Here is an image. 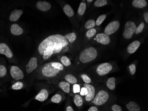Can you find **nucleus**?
<instances>
[{"label": "nucleus", "mask_w": 148, "mask_h": 111, "mask_svg": "<svg viewBox=\"0 0 148 111\" xmlns=\"http://www.w3.org/2000/svg\"><path fill=\"white\" fill-rule=\"evenodd\" d=\"M75 46L70 45L62 34H52L39 44L37 52L42 61H49L55 56L66 53H72Z\"/></svg>", "instance_id": "1"}, {"label": "nucleus", "mask_w": 148, "mask_h": 111, "mask_svg": "<svg viewBox=\"0 0 148 111\" xmlns=\"http://www.w3.org/2000/svg\"><path fill=\"white\" fill-rule=\"evenodd\" d=\"M70 71H71L65 67L58 59H55L40 66L35 77L39 80H46L55 85L57 81L62 80L66 73Z\"/></svg>", "instance_id": "2"}, {"label": "nucleus", "mask_w": 148, "mask_h": 111, "mask_svg": "<svg viewBox=\"0 0 148 111\" xmlns=\"http://www.w3.org/2000/svg\"><path fill=\"white\" fill-rule=\"evenodd\" d=\"M100 48L89 46L82 48L75 59L73 65V70L80 71L93 63L100 55Z\"/></svg>", "instance_id": "3"}, {"label": "nucleus", "mask_w": 148, "mask_h": 111, "mask_svg": "<svg viewBox=\"0 0 148 111\" xmlns=\"http://www.w3.org/2000/svg\"><path fill=\"white\" fill-rule=\"evenodd\" d=\"M119 70L117 62L113 61L94 65L89 68L87 72L92 80L93 79L97 82H102L107 75Z\"/></svg>", "instance_id": "4"}, {"label": "nucleus", "mask_w": 148, "mask_h": 111, "mask_svg": "<svg viewBox=\"0 0 148 111\" xmlns=\"http://www.w3.org/2000/svg\"><path fill=\"white\" fill-rule=\"evenodd\" d=\"M114 95L108 89L103 86L97 87L96 94L90 105H94L98 108L107 105L113 102Z\"/></svg>", "instance_id": "5"}, {"label": "nucleus", "mask_w": 148, "mask_h": 111, "mask_svg": "<svg viewBox=\"0 0 148 111\" xmlns=\"http://www.w3.org/2000/svg\"><path fill=\"white\" fill-rule=\"evenodd\" d=\"M110 42L111 38L110 36L107 35L104 32H99L87 43L85 46H89L95 45L107 46L109 45Z\"/></svg>", "instance_id": "6"}, {"label": "nucleus", "mask_w": 148, "mask_h": 111, "mask_svg": "<svg viewBox=\"0 0 148 111\" xmlns=\"http://www.w3.org/2000/svg\"><path fill=\"white\" fill-rule=\"evenodd\" d=\"M60 5L62 6L63 11L64 12L66 15L69 17L70 20L71 21L72 23V25L75 26L79 28V25L77 22V20L75 15V13L73 8L71 7L70 5L66 3H61L60 2Z\"/></svg>", "instance_id": "7"}, {"label": "nucleus", "mask_w": 148, "mask_h": 111, "mask_svg": "<svg viewBox=\"0 0 148 111\" xmlns=\"http://www.w3.org/2000/svg\"><path fill=\"white\" fill-rule=\"evenodd\" d=\"M137 25L132 21H126L125 25L124 30L123 32V37L126 40L131 39L134 35Z\"/></svg>", "instance_id": "8"}, {"label": "nucleus", "mask_w": 148, "mask_h": 111, "mask_svg": "<svg viewBox=\"0 0 148 111\" xmlns=\"http://www.w3.org/2000/svg\"><path fill=\"white\" fill-rule=\"evenodd\" d=\"M82 85L83 86L86 88L88 91V94L83 97L84 103L86 105H90V103L93 101L96 94L97 87L95 85V84L91 85V84H85L84 83H82Z\"/></svg>", "instance_id": "9"}, {"label": "nucleus", "mask_w": 148, "mask_h": 111, "mask_svg": "<svg viewBox=\"0 0 148 111\" xmlns=\"http://www.w3.org/2000/svg\"><path fill=\"white\" fill-rule=\"evenodd\" d=\"M101 30V28H100V27H95L94 28L86 31L84 35L82 48L84 47L87 45V43H88L97 33L99 32Z\"/></svg>", "instance_id": "10"}, {"label": "nucleus", "mask_w": 148, "mask_h": 111, "mask_svg": "<svg viewBox=\"0 0 148 111\" xmlns=\"http://www.w3.org/2000/svg\"><path fill=\"white\" fill-rule=\"evenodd\" d=\"M120 27V22L119 20H114L110 22L105 28L104 33L110 36L118 31Z\"/></svg>", "instance_id": "11"}, {"label": "nucleus", "mask_w": 148, "mask_h": 111, "mask_svg": "<svg viewBox=\"0 0 148 111\" xmlns=\"http://www.w3.org/2000/svg\"><path fill=\"white\" fill-rule=\"evenodd\" d=\"M53 91H54V89L52 87L50 88H44L40 90L39 93L35 97V99L40 102L45 101L48 99L50 94Z\"/></svg>", "instance_id": "12"}, {"label": "nucleus", "mask_w": 148, "mask_h": 111, "mask_svg": "<svg viewBox=\"0 0 148 111\" xmlns=\"http://www.w3.org/2000/svg\"><path fill=\"white\" fill-rule=\"evenodd\" d=\"M10 73L11 77L16 81L23 80L25 77V74L22 70L16 66L12 65L11 67Z\"/></svg>", "instance_id": "13"}, {"label": "nucleus", "mask_w": 148, "mask_h": 111, "mask_svg": "<svg viewBox=\"0 0 148 111\" xmlns=\"http://www.w3.org/2000/svg\"><path fill=\"white\" fill-rule=\"evenodd\" d=\"M62 80H64L71 85H72L75 84H79L82 82L79 77H77L71 71L66 73L63 77Z\"/></svg>", "instance_id": "14"}, {"label": "nucleus", "mask_w": 148, "mask_h": 111, "mask_svg": "<svg viewBox=\"0 0 148 111\" xmlns=\"http://www.w3.org/2000/svg\"><path fill=\"white\" fill-rule=\"evenodd\" d=\"M39 66L38 58L36 57H33L30 59L28 64L25 67L26 71L28 74H30L34 71Z\"/></svg>", "instance_id": "15"}, {"label": "nucleus", "mask_w": 148, "mask_h": 111, "mask_svg": "<svg viewBox=\"0 0 148 111\" xmlns=\"http://www.w3.org/2000/svg\"><path fill=\"white\" fill-rule=\"evenodd\" d=\"M142 42V41L140 40H135L129 44L126 48V52L127 55L130 56L135 53L140 46Z\"/></svg>", "instance_id": "16"}, {"label": "nucleus", "mask_w": 148, "mask_h": 111, "mask_svg": "<svg viewBox=\"0 0 148 111\" xmlns=\"http://www.w3.org/2000/svg\"><path fill=\"white\" fill-rule=\"evenodd\" d=\"M57 59L65 67L69 69L71 71L74 70L72 62L68 56L64 55V54L59 55L57 56Z\"/></svg>", "instance_id": "17"}, {"label": "nucleus", "mask_w": 148, "mask_h": 111, "mask_svg": "<svg viewBox=\"0 0 148 111\" xmlns=\"http://www.w3.org/2000/svg\"><path fill=\"white\" fill-rule=\"evenodd\" d=\"M57 84L59 88L62 90V91L66 94H70L71 92V85L68 82L64 80H60L57 81L55 85Z\"/></svg>", "instance_id": "18"}, {"label": "nucleus", "mask_w": 148, "mask_h": 111, "mask_svg": "<svg viewBox=\"0 0 148 111\" xmlns=\"http://www.w3.org/2000/svg\"><path fill=\"white\" fill-rule=\"evenodd\" d=\"M86 10V1H82L79 5L77 10V18L79 23L82 21L83 17L84 15Z\"/></svg>", "instance_id": "19"}, {"label": "nucleus", "mask_w": 148, "mask_h": 111, "mask_svg": "<svg viewBox=\"0 0 148 111\" xmlns=\"http://www.w3.org/2000/svg\"><path fill=\"white\" fill-rule=\"evenodd\" d=\"M0 54L5 55L9 58H12L13 56L10 48L7 44L4 43H0Z\"/></svg>", "instance_id": "20"}, {"label": "nucleus", "mask_w": 148, "mask_h": 111, "mask_svg": "<svg viewBox=\"0 0 148 111\" xmlns=\"http://www.w3.org/2000/svg\"><path fill=\"white\" fill-rule=\"evenodd\" d=\"M65 99L64 92L62 91H59L51 98L50 101L53 103H60Z\"/></svg>", "instance_id": "21"}, {"label": "nucleus", "mask_w": 148, "mask_h": 111, "mask_svg": "<svg viewBox=\"0 0 148 111\" xmlns=\"http://www.w3.org/2000/svg\"><path fill=\"white\" fill-rule=\"evenodd\" d=\"M36 6L39 10L46 12L49 11L51 9V5L48 1H39L36 3Z\"/></svg>", "instance_id": "22"}, {"label": "nucleus", "mask_w": 148, "mask_h": 111, "mask_svg": "<svg viewBox=\"0 0 148 111\" xmlns=\"http://www.w3.org/2000/svg\"><path fill=\"white\" fill-rule=\"evenodd\" d=\"M104 80V84L106 87L110 91H114L116 88V78L114 77H110L109 78H105Z\"/></svg>", "instance_id": "23"}, {"label": "nucleus", "mask_w": 148, "mask_h": 111, "mask_svg": "<svg viewBox=\"0 0 148 111\" xmlns=\"http://www.w3.org/2000/svg\"><path fill=\"white\" fill-rule=\"evenodd\" d=\"M73 102L74 104L78 108H81V109L83 108L84 101L83 97L80 96L79 94L78 93L74 94L73 96Z\"/></svg>", "instance_id": "24"}, {"label": "nucleus", "mask_w": 148, "mask_h": 111, "mask_svg": "<svg viewBox=\"0 0 148 111\" xmlns=\"http://www.w3.org/2000/svg\"><path fill=\"white\" fill-rule=\"evenodd\" d=\"M131 5L136 9H143L147 7L148 3L146 0H133L131 2Z\"/></svg>", "instance_id": "25"}, {"label": "nucleus", "mask_w": 148, "mask_h": 111, "mask_svg": "<svg viewBox=\"0 0 148 111\" xmlns=\"http://www.w3.org/2000/svg\"><path fill=\"white\" fill-rule=\"evenodd\" d=\"M23 11L21 10L15 9L12 11L10 16V20L12 22H16L21 17L23 14Z\"/></svg>", "instance_id": "26"}, {"label": "nucleus", "mask_w": 148, "mask_h": 111, "mask_svg": "<svg viewBox=\"0 0 148 111\" xmlns=\"http://www.w3.org/2000/svg\"><path fill=\"white\" fill-rule=\"evenodd\" d=\"M11 33L15 36L21 35L24 32V30L18 24H13L11 26Z\"/></svg>", "instance_id": "27"}, {"label": "nucleus", "mask_w": 148, "mask_h": 111, "mask_svg": "<svg viewBox=\"0 0 148 111\" xmlns=\"http://www.w3.org/2000/svg\"><path fill=\"white\" fill-rule=\"evenodd\" d=\"M79 77L81 80L82 82L85 84H91V85L95 84L94 81L90 77V76L85 72L80 73L79 75Z\"/></svg>", "instance_id": "28"}, {"label": "nucleus", "mask_w": 148, "mask_h": 111, "mask_svg": "<svg viewBox=\"0 0 148 111\" xmlns=\"http://www.w3.org/2000/svg\"><path fill=\"white\" fill-rule=\"evenodd\" d=\"M64 36L69 43L70 45L75 46L74 43H75L77 39V33L75 32H72L65 34Z\"/></svg>", "instance_id": "29"}, {"label": "nucleus", "mask_w": 148, "mask_h": 111, "mask_svg": "<svg viewBox=\"0 0 148 111\" xmlns=\"http://www.w3.org/2000/svg\"><path fill=\"white\" fill-rule=\"evenodd\" d=\"M126 109L129 111H140V108L139 105L136 102L134 101H130L126 104Z\"/></svg>", "instance_id": "30"}, {"label": "nucleus", "mask_w": 148, "mask_h": 111, "mask_svg": "<svg viewBox=\"0 0 148 111\" xmlns=\"http://www.w3.org/2000/svg\"><path fill=\"white\" fill-rule=\"evenodd\" d=\"M110 1L107 0H96L94 2L93 6L95 8H101L109 5L111 2Z\"/></svg>", "instance_id": "31"}, {"label": "nucleus", "mask_w": 148, "mask_h": 111, "mask_svg": "<svg viewBox=\"0 0 148 111\" xmlns=\"http://www.w3.org/2000/svg\"><path fill=\"white\" fill-rule=\"evenodd\" d=\"M96 27L95 21L93 19H90L87 20L84 25V28L85 31L94 28Z\"/></svg>", "instance_id": "32"}, {"label": "nucleus", "mask_w": 148, "mask_h": 111, "mask_svg": "<svg viewBox=\"0 0 148 111\" xmlns=\"http://www.w3.org/2000/svg\"><path fill=\"white\" fill-rule=\"evenodd\" d=\"M110 14V12H108V13H104L103 14L100 15L98 17L97 19H96L95 21V24H96V27H100L101 25L103 24L105 20L107 18L108 15Z\"/></svg>", "instance_id": "33"}, {"label": "nucleus", "mask_w": 148, "mask_h": 111, "mask_svg": "<svg viewBox=\"0 0 148 111\" xmlns=\"http://www.w3.org/2000/svg\"><path fill=\"white\" fill-rule=\"evenodd\" d=\"M144 30H145V24L143 21L140 22L138 26H137L134 34L135 35H138L139 34L142 33Z\"/></svg>", "instance_id": "34"}, {"label": "nucleus", "mask_w": 148, "mask_h": 111, "mask_svg": "<svg viewBox=\"0 0 148 111\" xmlns=\"http://www.w3.org/2000/svg\"><path fill=\"white\" fill-rule=\"evenodd\" d=\"M128 70L130 74L133 76L135 75L136 72V62H134L130 64L128 67Z\"/></svg>", "instance_id": "35"}, {"label": "nucleus", "mask_w": 148, "mask_h": 111, "mask_svg": "<svg viewBox=\"0 0 148 111\" xmlns=\"http://www.w3.org/2000/svg\"><path fill=\"white\" fill-rule=\"evenodd\" d=\"M24 85L22 82L18 81L13 84L12 86V88L13 90H18L22 89L24 87Z\"/></svg>", "instance_id": "36"}, {"label": "nucleus", "mask_w": 148, "mask_h": 111, "mask_svg": "<svg viewBox=\"0 0 148 111\" xmlns=\"http://www.w3.org/2000/svg\"><path fill=\"white\" fill-rule=\"evenodd\" d=\"M82 83H81L79 84H75L73 85H72V92H73L74 94H76V93L79 94L81 88L82 87L81 86Z\"/></svg>", "instance_id": "37"}, {"label": "nucleus", "mask_w": 148, "mask_h": 111, "mask_svg": "<svg viewBox=\"0 0 148 111\" xmlns=\"http://www.w3.org/2000/svg\"><path fill=\"white\" fill-rule=\"evenodd\" d=\"M143 21L145 24V28H146V30H147L148 24V11L147 9L143 13Z\"/></svg>", "instance_id": "38"}, {"label": "nucleus", "mask_w": 148, "mask_h": 111, "mask_svg": "<svg viewBox=\"0 0 148 111\" xmlns=\"http://www.w3.org/2000/svg\"><path fill=\"white\" fill-rule=\"evenodd\" d=\"M110 110L111 111H123V108L119 105L114 103L110 107Z\"/></svg>", "instance_id": "39"}, {"label": "nucleus", "mask_w": 148, "mask_h": 111, "mask_svg": "<svg viewBox=\"0 0 148 111\" xmlns=\"http://www.w3.org/2000/svg\"><path fill=\"white\" fill-rule=\"evenodd\" d=\"M7 69L3 65H0V77H3L6 75Z\"/></svg>", "instance_id": "40"}, {"label": "nucleus", "mask_w": 148, "mask_h": 111, "mask_svg": "<svg viewBox=\"0 0 148 111\" xmlns=\"http://www.w3.org/2000/svg\"><path fill=\"white\" fill-rule=\"evenodd\" d=\"M88 90L86 88H85L84 87L82 86L81 88L79 95L84 97L86 96L88 94Z\"/></svg>", "instance_id": "41"}, {"label": "nucleus", "mask_w": 148, "mask_h": 111, "mask_svg": "<svg viewBox=\"0 0 148 111\" xmlns=\"http://www.w3.org/2000/svg\"><path fill=\"white\" fill-rule=\"evenodd\" d=\"M66 105L65 111H75L71 103H68V104H66Z\"/></svg>", "instance_id": "42"}, {"label": "nucleus", "mask_w": 148, "mask_h": 111, "mask_svg": "<svg viewBox=\"0 0 148 111\" xmlns=\"http://www.w3.org/2000/svg\"><path fill=\"white\" fill-rule=\"evenodd\" d=\"M87 111H99V108L95 106L91 105V107L89 108Z\"/></svg>", "instance_id": "43"}, {"label": "nucleus", "mask_w": 148, "mask_h": 111, "mask_svg": "<svg viewBox=\"0 0 148 111\" xmlns=\"http://www.w3.org/2000/svg\"><path fill=\"white\" fill-rule=\"evenodd\" d=\"M93 1H94L93 0H87V1H86V9H89L90 7L91 6Z\"/></svg>", "instance_id": "44"}]
</instances>
